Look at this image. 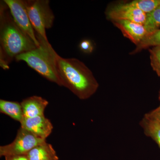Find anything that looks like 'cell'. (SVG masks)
<instances>
[{"label":"cell","instance_id":"cell-20","mask_svg":"<svg viewBox=\"0 0 160 160\" xmlns=\"http://www.w3.org/2000/svg\"><path fill=\"white\" fill-rule=\"evenodd\" d=\"M5 158V160H29L26 155L8 156Z\"/></svg>","mask_w":160,"mask_h":160},{"label":"cell","instance_id":"cell-19","mask_svg":"<svg viewBox=\"0 0 160 160\" xmlns=\"http://www.w3.org/2000/svg\"><path fill=\"white\" fill-rule=\"evenodd\" d=\"M145 116L155 120L160 125V106L150 112L145 114Z\"/></svg>","mask_w":160,"mask_h":160},{"label":"cell","instance_id":"cell-8","mask_svg":"<svg viewBox=\"0 0 160 160\" xmlns=\"http://www.w3.org/2000/svg\"><path fill=\"white\" fill-rule=\"evenodd\" d=\"M21 127L28 130L37 137L46 140L50 135L53 126L45 115L32 118H24L21 123Z\"/></svg>","mask_w":160,"mask_h":160},{"label":"cell","instance_id":"cell-6","mask_svg":"<svg viewBox=\"0 0 160 160\" xmlns=\"http://www.w3.org/2000/svg\"><path fill=\"white\" fill-rule=\"evenodd\" d=\"M4 2L8 6L12 19L18 27L38 47L39 43L29 19L26 1L4 0Z\"/></svg>","mask_w":160,"mask_h":160},{"label":"cell","instance_id":"cell-9","mask_svg":"<svg viewBox=\"0 0 160 160\" xmlns=\"http://www.w3.org/2000/svg\"><path fill=\"white\" fill-rule=\"evenodd\" d=\"M125 37L137 46L148 35L144 25L126 20L112 21Z\"/></svg>","mask_w":160,"mask_h":160},{"label":"cell","instance_id":"cell-11","mask_svg":"<svg viewBox=\"0 0 160 160\" xmlns=\"http://www.w3.org/2000/svg\"><path fill=\"white\" fill-rule=\"evenodd\" d=\"M26 156L29 160H59L54 148L46 141L35 147Z\"/></svg>","mask_w":160,"mask_h":160},{"label":"cell","instance_id":"cell-13","mask_svg":"<svg viewBox=\"0 0 160 160\" xmlns=\"http://www.w3.org/2000/svg\"><path fill=\"white\" fill-rule=\"evenodd\" d=\"M146 136L152 139L160 149V125L158 122L144 116L140 122Z\"/></svg>","mask_w":160,"mask_h":160},{"label":"cell","instance_id":"cell-7","mask_svg":"<svg viewBox=\"0 0 160 160\" xmlns=\"http://www.w3.org/2000/svg\"><path fill=\"white\" fill-rule=\"evenodd\" d=\"M106 17L112 22L126 20L144 25L146 13L131 5L129 2L119 3L108 7L106 12Z\"/></svg>","mask_w":160,"mask_h":160},{"label":"cell","instance_id":"cell-18","mask_svg":"<svg viewBox=\"0 0 160 160\" xmlns=\"http://www.w3.org/2000/svg\"><path fill=\"white\" fill-rule=\"evenodd\" d=\"M79 47L81 51L87 54L92 53L94 48L93 43L89 39H84L81 41Z\"/></svg>","mask_w":160,"mask_h":160},{"label":"cell","instance_id":"cell-3","mask_svg":"<svg viewBox=\"0 0 160 160\" xmlns=\"http://www.w3.org/2000/svg\"><path fill=\"white\" fill-rule=\"evenodd\" d=\"M39 46L31 51L24 52L15 58L17 62L23 61L43 77L62 86L57 70L59 55L52 48L48 40L37 38Z\"/></svg>","mask_w":160,"mask_h":160},{"label":"cell","instance_id":"cell-4","mask_svg":"<svg viewBox=\"0 0 160 160\" xmlns=\"http://www.w3.org/2000/svg\"><path fill=\"white\" fill-rule=\"evenodd\" d=\"M26 8L30 22L37 38H42L48 40L46 29L53 26L55 17L49 6L48 0L26 1Z\"/></svg>","mask_w":160,"mask_h":160},{"label":"cell","instance_id":"cell-10","mask_svg":"<svg viewBox=\"0 0 160 160\" xmlns=\"http://www.w3.org/2000/svg\"><path fill=\"white\" fill-rule=\"evenodd\" d=\"M21 104L24 118H32L45 115L44 112L49 102L41 97L33 96L23 100Z\"/></svg>","mask_w":160,"mask_h":160},{"label":"cell","instance_id":"cell-12","mask_svg":"<svg viewBox=\"0 0 160 160\" xmlns=\"http://www.w3.org/2000/svg\"><path fill=\"white\" fill-rule=\"evenodd\" d=\"M0 112L20 123L24 118L22 105L17 102L0 100Z\"/></svg>","mask_w":160,"mask_h":160},{"label":"cell","instance_id":"cell-15","mask_svg":"<svg viewBox=\"0 0 160 160\" xmlns=\"http://www.w3.org/2000/svg\"><path fill=\"white\" fill-rule=\"evenodd\" d=\"M144 25L148 34L160 29V5L146 15V21Z\"/></svg>","mask_w":160,"mask_h":160},{"label":"cell","instance_id":"cell-2","mask_svg":"<svg viewBox=\"0 0 160 160\" xmlns=\"http://www.w3.org/2000/svg\"><path fill=\"white\" fill-rule=\"evenodd\" d=\"M58 75L65 86L80 99L86 100L96 92L99 84L90 69L78 59L57 58Z\"/></svg>","mask_w":160,"mask_h":160},{"label":"cell","instance_id":"cell-16","mask_svg":"<svg viewBox=\"0 0 160 160\" xmlns=\"http://www.w3.org/2000/svg\"><path fill=\"white\" fill-rule=\"evenodd\" d=\"M129 3L147 14L160 5V0H134Z\"/></svg>","mask_w":160,"mask_h":160},{"label":"cell","instance_id":"cell-17","mask_svg":"<svg viewBox=\"0 0 160 160\" xmlns=\"http://www.w3.org/2000/svg\"><path fill=\"white\" fill-rule=\"evenodd\" d=\"M149 51L151 67L160 77V46L152 47Z\"/></svg>","mask_w":160,"mask_h":160},{"label":"cell","instance_id":"cell-1","mask_svg":"<svg viewBox=\"0 0 160 160\" xmlns=\"http://www.w3.org/2000/svg\"><path fill=\"white\" fill-rule=\"evenodd\" d=\"M4 1L0 9L1 66L9 68V63L18 55L31 51L37 46L16 25Z\"/></svg>","mask_w":160,"mask_h":160},{"label":"cell","instance_id":"cell-14","mask_svg":"<svg viewBox=\"0 0 160 160\" xmlns=\"http://www.w3.org/2000/svg\"><path fill=\"white\" fill-rule=\"evenodd\" d=\"M157 46H160V29L147 35L130 54H135L144 49Z\"/></svg>","mask_w":160,"mask_h":160},{"label":"cell","instance_id":"cell-5","mask_svg":"<svg viewBox=\"0 0 160 160\" xmlns=\"http://www.w3.org/2000/svg\"><path fill=\"white\" fill-rule=\"evenodd\" d=\"M46 141L37 137L30 132L20 127L13 142L0 146V156L26 155L38 145Z\"/></svg>","mask_w":160,"mask_h":160},{"label":"cell","instance_id":"cell-21","mask_svg":"<svg viewBox=\"0 0 160 160\" xmlns=\"http://www.w3.org/2000/svg\"><path fill=\"white\" fill-rule=\"evenodd\" d=\"M159 100L160 101V89L159 91Z\"/></svg>","mask_w":160,"mask_h":160}]
</instances>
